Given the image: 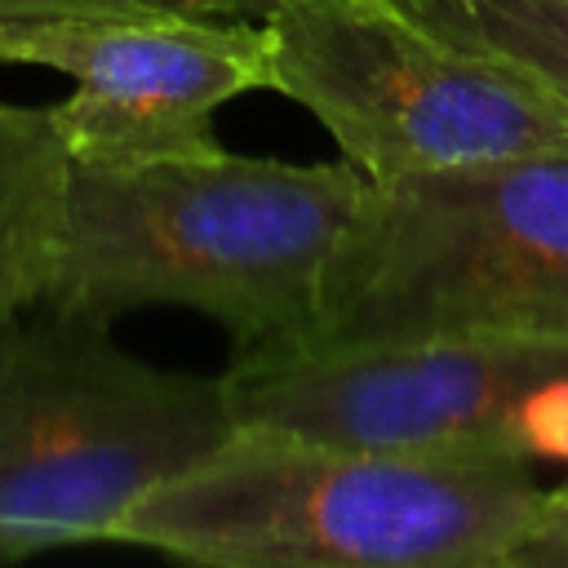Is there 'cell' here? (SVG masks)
<instances>
[{
  "instance_id": "obj_1",
  "label": "cell",
  "mask_w": 568,
  "mask_h": 568,
  "mask_svg": "<svg viewBox=\"0 0 568 568\" xmlns=\"http://www.w3.org/2000/svg\"><path fill=\"white\" fill-rule=\"evenodd\" d=\"M546 488L515 457H413L235 426L115 541L213 568H515Z\"/></svg>"
},
{
  "instance_id": "obj_2",
  "label": "cell",
  "mask_w": 568,
  "mask_h": 568,
  "mask_svg": "<svg viewBox=\"0 0 568 568\" xmlns=\"http://www.w3.org/2000/svg\"><path fill=\"white\" fill-rule=\"evenodd\" d=\"M368 178L351 164L257 155H169L75 164L67 231L44 306L115 320L178 302L217 320L235 355L297 346L324 262Z\"/></svg>"
},
{
  "instance_id": "obj_3",
  "label": "cell",
  "mask_w": 568,
  "mask_h": 568,
  "mask_svg": "<svg viewBox=\"0 0 568 568\" xmlns=\"http://www.w3.org/2000/svg\"><path fill=\"white\" fill-rule=\"evenodd\" d=\"M568 337V146L373 178L297 346Z\"/></svg>"
},
{
  "instance_id": "obj_4",
  "label": "cell",
  "mask_w": 568,
  "mask_h": 568,
  "mask_svg": "<svg viewBox=\"0 0 568 568\" xmlns=\"http://www.w3.org/2000/svg\"><path fill=\"white\" fill-rule=\"evenodd\" d=\"M235 430L222 377L138 359L106 320H0V564L115 541L120 519Z\"/></svg>"
},
{
  "instance_id": "obj_5",
  "label": "cell",
  "mask_w": 568,
  "mask_h": 568,
  "mask_svg": "<svg viewBox=\"0 0 568 568\" xmlns=\"http://www.w3.org/2000/svg\"><path fill=\"white\" fill-rule=\"evenodd\" d=\"M266 89L306 106L368 182L568 146V102L399 0H275Z\"/></svg>"
},
{
  "instance_id": "obj_6",
  "label": "cell",
  "mask_w": 568,
  "mask_h": 568,
  "mask_svg": "<svg viewBox=\"0 0 568 568\" xmlns=\"http://www.w3.org/2000/svg\"><path fill=\"white\" fill-rule=\"evenodd\" d=\"M235 426L413 457L568 462V337H430L240 351Z\"/></svg>"
},
{
  "instance_id": "obj_7",
  "label": "cell",
  "mask_w": 568,
  "mask_h": 568,
  "mask_svg": "<svg viewBox=\"0 0 568 568\" xmlns=\"http://www.w3.org/2000/svg\"><path fill=\"white\" fill-rule=\"evenodd\" d=\"M0 62L49 67L75 93L49 102L75 164H142L217 151V111L266 89L257 18L173 9H80L0 18Z\"/></svg>"
},
{
  "instance_id": "obj_8",
  "label": "cell",
  "mask_w": 568,
  "mask_h": 568,
  "mask_svg": "<svg viewBox=\"0 0 568 568\" xmlns=\"http://www.w3.org/2000/svg\"><path fill=\"white\" fill-rule=\"evenodd\" d=\"M71 155L49 106L0 98V320L44 302L67 231Z\"/></svg>"
},
{
  "instance_id": "obj_9",
  "label": "cell",
  "mask_w": 568,
  "mask_h": 568,
  "mask_svg": "<svg viewBox=\"0 0 568 568\" xmlns=\"http://www.w3.org/2000/svg\"><path fill=\"white\" fill-rule=\"evenodd\" d=\"M439 36L501 58L568 102V0H399Z\"/></svg>"
},
{
  "instance_id": "obj_10",
  "label": "cell",
  "mask_w": 568,
  "mask_h": 568,
  "mask_svg": "<svg viewBox=\"0 0 568 568\" xmlns=\"http://www.w3.org/2000/svg\"><path fill=\"white\" fill-rule=\"evenodd\" d=\"M275 0H0V18H40V13H80V9H173L204 18H266Z\"/></svg>"
},
{
  "instance_id": "obj_11",
  "label": "cell",
  "mask_w": 568,
  "mask_h": 568,
  "mask_svg": "<svg viewBox=\"0 0 568 568\" xmlns=\"http://www.w3.org/2000/svg\"><path fill=\"white\" fill-rule=\"evenodd\" d=\"M515 568H568V479L546 493L541 519L519 546Z\"/></svg>"
}]
</instances>
